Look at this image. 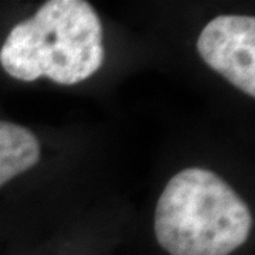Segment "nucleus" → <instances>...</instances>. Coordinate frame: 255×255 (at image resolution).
<instances>
[{"label": "nucleus", "mask_w": 255, "mask_h": 255, "mask_svg": "<svg viewBox=\"0 0 255 255\" xmlns=\"http://www.w3.org/2000/svg\"><path fill=\"white\" fill-rule=\"evenodd\" d=\"M102 23L84 0H48L31 17L10 30L0 48V64L10 77L60 85L85 81L105 58Z\"/></svg>", "instance_id": "obj_1"}, {"label": "nucleus", "mask_w": 255, "mask_h": 255, "mask_svg": "<svg viewBox=\"0 0 255 255\" xmlns=\"http://www.w3.org/2000/svg\"><path fill=\"white\" fill-rule=\"evenodd\" d=\"M253 228L247 203L219 174L187 167L169 180L155 211V236L170 255H230Z\"/></svg>", "instance_id": "obj_2"}, {"label": "nucleus", "mask_w": 255, "mask_h": 255, "mask_svg": "<svg viewBox=\"0 0 255 255\" xmlns=\"http://www.w3.org/2000/svg\"><path fill=\"white\" fill-rule=\"evenodd\" d=\"M197 51L203 61L248 97H255V18L224 14L201 30Z\"/></svg>", "instance_id": "obj_3"}, {"label": "nucleus", "mask_w": 255, "mask_h": 255, "mask_svg": "<svg viewBox=\"0 0 255 255\" xmlns=\"http://www.w3.org/2000/svg\"><path fill=\"white\" fill-rule=\"evenodd\" d=\"M40 156L41 146L30 129L0 121V187L34 167Z\"/></svg>", "instance_id": "obj_4"}]
</instances>
